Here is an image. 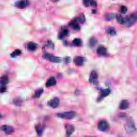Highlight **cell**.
<instances>
[{"mask_svg":"<svg viewBox=\"0 0 137 137\" xmlns=\"http://www.w3.org/2000/svg\"><path fill=\"white\" fill-rule=\"evenodd\" d=\"M124 129L127 133L132 134L136 131V129L135 126L134 122L132 118H129L126 120L124 125Z\"/></svg>","mask_w":137,"mask_h":137,"instance_id":"1","label":"cell"},{"mask_svg":"<svg viewBox=\"0 0 137 137\" xmlns=\"http://www.w3.org/2000/svg\"><path fill=\"white\" fill-rule=\"evenodd\" d=\"M77 115L76 112L74 111H68L56 114L58 117L64 119H72Z\"/></svg>","mask_w":137,"mask_h":137,"instance_id":"2","label":"cell"},{"mask_svg":"<svg viewBox=\"0 0 137 137\" xmlns=\"http://www.w3.org/2000/svg\"><path fill=\"white\" fill-rule=\"evenodd\" d=\"M137 19V15L136 13L131 14L129 16H127L125 18V25L128 27L132 26L136 22Z\"/></svg>","mask_w":137,"mask_h":137,"instance_id":"3","label":"cell"},{"mask_svg":"<svg viewBox=\"0 0 137 137\" xmlns=\"http://www.w3.org/2000/svg\"><path fill=\"white\" fill-rule=\"evenodd\" d=\"M43 57H44V59H47L48 61H49L50 62H51L52 63H60L62 61L61 58L48 53L44 54V55H43Z\"/></svg>","mask_w":137,"mask_h":137,"instance_id":"4","label":"cell"},{"mask_svg":"<svg viewBox=\"0 0 137 137\" xmlns=\"http://www.w3.org/2000/svg\"><path fill=\"white\" fill-rule=\"evenodd\" d=\"M109 124L107 121H101L99 122L98 124H97V128L100 131H102V132H106L109 129Z\"/></svg>","mask_w":137,"mask_h":137,"instance_id":"5","label":"cell"},{"mask_svg":"<svg viewBox=\"0 0 137 137\" xmlns=\"http://www.w3.org/2000/svg\"><path fill=\"white\" fill-rule=\"evenodd\" d=\"M111 93V91L110 89H102L101 91V92L100 94V95L97 97V102H100L104 99V97L108 96Z\"/></svg>","mask_w":137,"mask_h":137,"instance_id":"6","label":"cell"},{"mask_svg":"<svg viewBox=\"0 0 137 137\" xmlns=\"http://www.w3.org/2000/svg\"><path fill=\"white\" fill-rule=\"evenodd\" d=\"M30 4L29 0H20L15 3V6L19 9H24Z\"/></svg>","mask_w":137,"mask_h":137,"instance_id":"7","label":"cell"},{"mask_svg":"<svg viewBox=\"0 0 137 137\" xmlns=\"http://www.w3.org/2000/svg\"><path fill=\"white\" fill-rule=\"evenodd\" d=\"M1 130L5 132V133L7 135L11 134L14 132V127L9 125H3L1 127Z\"/></svg>","mask_w":137,"mask_h":137,"instance_id":"8","label":"cell"},{"mask_svg":"<svg viewBox=\"0 0 137 137\" xmlns=\"http://www.w3.org/2000/svg\"><path fill=\"white\" fill-rule=\"evenodd\" d=\"M45 128H46V125L43 124H37L35 126V130L37 131V135L40 136L42 134Z\"/></svg>","mask_w":137,"mask_h":137,"instance_id":"9","label":"cell"},{"mask_svg":"<svg viewBox=\"0 0 137 137\" xmlns=\"http://www.w3.org/2000/svg\"><path fill=\"white\" fill-rule=\"evenodd\" d=\"M59 100L58 97H55L48 102V105L50 107L55 108L59 106Z\"/></svg>","mask_w":137,"mask_h":137,"instance_id":"10","label":"cell"},{"mask_svg":"<svg viewBox=\"0 0 137 137\" xmlns=\"http://www.w3.org/2000/svg\"><path fill=\"white\" fill-rule=\"evenodd\" d=\"M96 52L99 56H106L107 55V49L105 47L100 46L97 49Z\"/></svg>","mask_w":137,"mask_h":137,"instance_id":"11","label":"cell"},{"mask_svg":"<svg viewBox=\"0 0 137 137\" xmlns=\"http://www.w3.org/2000/svg\"><path fill=\"white\" fill-rule=\"evenodd\" d=\"M85 62V59L81 56H77L74 58V62L77 66H81Z\"/></svg>","mask_w":137,"mask_h":137,"instance_id":"12","label":"cell"},{"mask_svg":"<svg viewBox=\"0 0 137 137\" xmlns=\"http://www.w3.org/2000/svg\"><path fill=\"white\" fill-rule=\"evenodd\" d=\"M69 26H71L72 29H74L76 31H78L80 29V27L78 24V22L77 18H75L74 19L71 20L70 23H69Z\"/></svg>","mask_w":137,"mask_h":137,"instance_id":"13","label":"cell"},{"mask_svg":"<svg viewBox=\"0 0 137 137\" xmlns=\"http://www.w3.org/2000/svg\"><path fill=\"white\" fill-rule=\"evenodd\" d=\"M65 130H66V134L67 136H71L75 130L74 127L72 125L67 124L65 126Z\"/></svg>","mask_w":137,"mask_h":137,"instance_id":"14","label":"cell"},{"mask_svg":"<svg viewBox=\"0 0 137 137\" xmlns=\"http://www.w3.org/2000/svg\"><path fill=\"white\" fill-rule=\"evenodd\" d=\"M56 84V80L54 77H51L48 79L46 83V86L47 87H51V86L55 85Z\"/></svg>","mask_w":137,"mask_h":137,"instance_id":"15","label":"cell"},{"mask_svg":"<svg viewBox=\"0 0 137 137\" xmlns=\"http://www.w3.org/2000/svg\"><path fill=\"white\" fill-rule=\"evenodd\" d=\"M98 77V75H97V72L95 71H92L91 73V74L89 76V81L90 82H95L96 81V80Z\"/></svg>","mask_w":137,"mask_h":137,"instance_id":"16","label":"cell"},{"mask_svg":"<svg viewBox=\"0 0 137 137\" xmlns=\"http://www.w3.org/2000/svg\"><path fill=\"white\" fill-rule=\"evenodd\" d=\"M129 102L126 100L121 101L119 104V109L121 110H125L129 108Z\"/></svg>","mask_w":137,"mask_h":137,"instance_id":"17","label":"cell"},{"mask_svg":"<svg viewBox=\"0 0 137 137\" xmlns=\"http://www.w3.org/2000/svg\"><path fill=\"white\" fill-rule=\"evenodd\" d=\"M37 48V44L34 42H30L27 44V49L31 52L35 51Z\"/></svg>","mask_w":137,"mask_h":137,"instance_id":"18","label":"cell"},{"mask_svg":"<svg viewBox=\"0 0 137 137\" xmlns=\"http://www.w3.org/2000/svg\"><path fill=\"white\" fill-rule=\"evenodd\" d=\"M116 18L117 21L119 24L121 25H124L125 23V18L120 14H117L116 15Z\"/></svg>","mask_w":137,"mask_h":137,"instance_id":"19","label":"cell"},{"mask_svg":"<svg viewBox=\"0 0 137 137\" xmlns=\"http://www.w3.org/2000/svg\"><path fill=\"white\" fill-rule=\"evenodd\" d=\"M69 35V30L67 29H64L59 34V39H62L64 37L68 36Z\"/></svg>","mask_w":137,"mask_h":137,"instance_id":"20","label":"cell"},{"mask_svg":"<svg viewBox=\"0 0 137 137\" xmlns=\"http://www.w3.org/2000/svg\"><path fill=\"white\" fill-rule=\"evenodd\" d=\"M9 82V78L7 76H3L0 78V84L2 85H6Z\"/></svg>","mask_w":137,"mask_h":137,"instance_id":"21","label":"cell"},{"mask_svg":"<svg viewBox=\"0 0 137 137\" xmlns=\"http://www.w3.org/2000/svg\"><path fill=\"white\" fill-rule=\"evenodd\" d=\"M97 44V40L95 37H91L89 40V46L91 47H93Z\"/></svg>","mask_w":137,"mask_h":137,"instance_id":"22","label":"cell"},{"mask_svg":"<svg viewBox=\"0 0 137 137\" xmlns=\"http://www.w3.org/2000/svg\"><path fill=\"white\" fill-rule=\"evenodd\" d=\"M44 92V89H37L34 93V95L33 97H35V98H38V97H40L41 95H42V93Z\"/></svg>","mask_w":137,"mask_h":137,"instance_id":"23","label":"cell"},{"mask_svg":"<svg viewBox=\"0 0 137 137\" xmlns=\"http://www.w3.org/2000/svg\"><path fill=\"white\" fill-rule=\"evenodd\" d=\"M73 44H74V46H77V47H80L81 46L82 44V41L81 39L79 38H76L73 40Z\"/></svg>","mask_w":137,"mask_h":137,"instance_id":"24","label":"cell"},{"mask_svg":"<svg viewBox=\"0 0 137 137\" xmlns=\"http://www.w3.org/2000/svg\"><path fill=\"white\" fill-rule=\"evenodd\" d=\"M77 19L78 22H79L81 24H84V22H85V15H84L83 14H81L80 15V16L78 17L77 18Z\"/></svg>","mask_w":137,"mask_h":137,"instance_id":"25","label":"cell"},{"mask_svg":"<svg viewBox=\"0 0 137 137\" xmlns=\"http://www.w3.org/2000/svg\"><path fill=\"white\" fill-rule=\"evenodd\" d=\"M21 53H22L21 50H19V49H17L16 50H15V51L13 52L12 53H11L10 56H11V57L15 58V57H17V56L20 55V54H21Z\"/></svg>","mask_w":137,"mask_h":137,"instance_id":"26","label":"cell"},{"mask_svg":"<svg viewBox=\"0 0 137 137\" xmlns=\"http://www.w3.org/2000/svg\"><path fill=\"white\" fill-rule=\"evenodd\" d=\"M107 32L110 35H112V36H114L115 35L116 33V32L115 31V30L112 27H109L107 29Z\"/></svg>","mask_w":137,"mask_h":137,"instance_id":"27","label":"cell"},{"mask_svg":"<svg viewBox=\"0 0 137 137\" xmlns=\"http://www.w3.org/2000/svg\"><path fill=\"white\" fill-rule=\"evenodd\" d=\"M115 17V15L114 14H108L106 15L105 16V19L107 21H110L112 19Z\"/></svg>","mask_w":137,"mask_h":137,"instance_id":"28","label":"cell"},{"mask_svg":"<svg viewBox=\"0 0 137 137\" xmlns=\"http://www.w3.org/2000/svg\"><path fill=\"white\" fill-rule=\"evenodd\" d=\"M120 12L122 14H125L127 12V8L125 6H122L120 7Z\"/></svg>","mask_w":137,"mask_h":137,"instance_id":"29","label":"cell"},{"mask_svg":"<svg viewBox=\"0 0 137 137\" xmlns=\"http://www.w3.org/2000/svg\"><path fill=\"white\" fill-rule=\"evenodd\" d=\"M91 0H83V3L84 6L86 7H88L90 5V2Z\"/></svg>","mask_w":137,"mask_h":137,"instance_id":"30","label":"cell"},{"mask_svg":"<svg viewBox=\"0 0 137 137\" xmlns=\"http://www.w3.org/2000/svg\"><path fill=\"white\" fill-rule=\"evenodd\" d=\"M47 46L49 48H52V49H54V44L52 42V41H48V44H47Z\"/></svg>","mask_w":137,"mask_h":137,"instance_id":"31","label":"cell"},{"mask_svg":"<svg viewBox=\"0 0 137 137\" xmlns=\"http://www.w3.org/2000/svg\"><path fill=\"white\" fill-rule=\"evenodd\" d=\"M7 87H5V85H2L0 87V93H4V92L6 91Z\"/></svg>","mask_w":137,"mask_h":137,"instance_id":"32","label":"cell"},{"mask_svg":"<svg viewBox=\"0 0 137 137\" xmlns=\"http://www.w3.org/2000/svg\"><path fill=\"white\" fill-rule=\"evenodd\" d=\"M90 5L93 7H96V5H97V3L95 0H91V2H90Z\"/></svg>","mask_w":137,"mask_h":137,"instance_id":"33","label":"cell"},{"mask_svg":"<svg viewBox=\"0 0 137 137\" xmlns=\"http://www.w3.org/2000/svg\"><path fill=\"white\" fill-rule=\"evenodd\" d=\"M126 115V114L123 113V114H120L119 115V116H120V117H124V116H125L124 115Z\"/></svg>","mask_w":137,"mask_h":137,"instance_id":"34","label":"cell"},{"mask_svg":"<svg viewBox=\"0 0 137 137\" xmlns=\"http://www.w3.org/2000/svg\"><path fill=\"white\" fill-rule=\"evenodd\" d=\"M96 10H92L93 14H96Z\"/></svg>","mask_w":137,"mask_h":137,"instance_id":"35","label":"cell"},{"mask_svg":"<svg viewBox=\"0 0 137 137\" xmlns=\"http://www.w3.org/2000/svg\"><path fill=\"white\" fill-rule=\"evenodd\" d=\"M52 2H57V1H59V0H51Z\"/></svg>","mask_w":137,"mask_h":137,"instance_id":"36","label":"cell"},{"mask_svg":"<svg viewBox=\"0 0 137 137\" xmlns=\"http://www.w3.org/2000/svg\"><path fill=\"white\" fill-rule=\"evenodd\" d=\"M2 117V115L1 114H0V118H1Z\"/></svg>","mask_w":137,"mask_h":137,"instance_id":"37","label":"cell"}]
</instances>
